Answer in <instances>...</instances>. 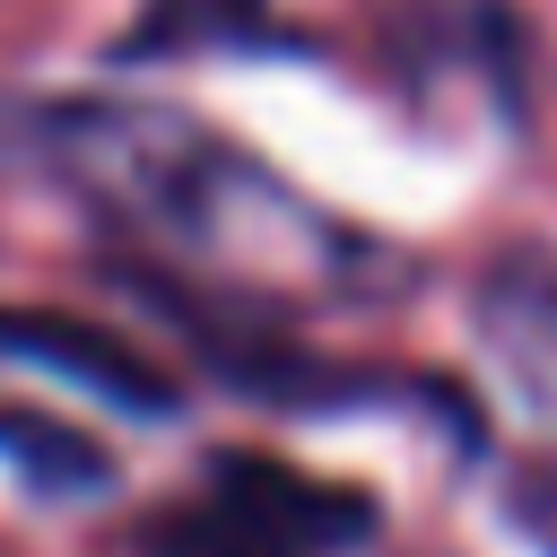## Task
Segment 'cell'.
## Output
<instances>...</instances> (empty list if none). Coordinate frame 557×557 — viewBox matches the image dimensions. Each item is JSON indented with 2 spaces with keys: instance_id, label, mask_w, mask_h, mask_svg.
I'll use <instances>...</instances> for the list:
<instances>
[{
  "instance_id": "obj_1",
  "label": "cell",
  "mask_w": 557,
  "mask_h": 557,
  "mask_svg": "<svg viewBox=\"0 0 557 557\" xmlns=\"http://www.w3.org/2000/svg\"><path fill=\"white\" fill-rule=\"evenodd\" d=\"M9 139L44 174H61L104 226H122L148 270H183L226 305L357 287L366 244L339 235L270 165H252L226 131L174 104H26L9 113Z\"/></svg>"
},
{
  "instance_id": "obj_2",
  "label": "cell",
  "mask_w": 557,
  "mask_h": 557,
  "mask_svg": "<svg viewBox=\"0 0 557 557\" xmlns=\"http://www.w3.org/2000/svg\"><path fill=\"white\" fill-rule=\"evenodd\" d=\"M200 496L218 513H235L252 540L287 548V557H339V548H366L374 540V496L366 487H339V479H313V470H287L252 444H226L200 461Z\"/></svg>"
},
{
  "instance_id": "obj_3",
  "label": "cell",
  "mask_w": 557,
  "mask_h": 557,
  "mask_svg": "<svg viewBox=\"0 0 557 557\" xmlns=\"http://www.w3.org/2000/svg\"><path fill=\"white\" fill-rule=\"evenodd\" d=\"M0 357L9 366H44L78 392H96L104 409H131V418H174L183 409V383L165 366H148L131 339L78 322V313H44V305H0Z\"/></svg>"
},
{
  "instance_id": "obj_4",
  "label": "cell",
  "mask_w": 557,
  "mask_h": 557,
  "mask_svg": "<svg viewBox=\"0 0 557 557\" xmlns=\"http://www.w3.org/2000/svg\"><path fill=\"white\" fill-rule=\"evenodd\" d=\"M0 461H9L35 496H113V487H122V461H113L87 426L44 418V409H17V400H0Z\"/></svg>"
},
{
  "instance_id": "obj_5",
  "label": "cell",
  "mask_w": 557,
  "mask_h": 557,
  "mask_svg": "<svg viewBox=\"0 0 557 557\" xmlns=\"http://www.w3.org/2000/svg\"><path fill=\"white\" fill-rule=\"evenodd\" d=\"M218 44H278V26L261 17V0H148V17L113 44V70L131 61H165V52H218Z\"/></svg>"
},
{
  "instance_id": "obj_6",
  "label": "cell",
  "mask_w": 557,
  "mask_h": 557,
  "mask_svg": "<svg viewBox=\"0 0 557 557\" xmlns=\"http://www.w3.org/2000/svg\"><path fill=\"white\" fill-rule=\"evenodd\" d=\"M148 557H287V548L252 540L235 513H218L209 496H191L183 513H157L148 522Z\"/></svg>"
}]
</instances>
